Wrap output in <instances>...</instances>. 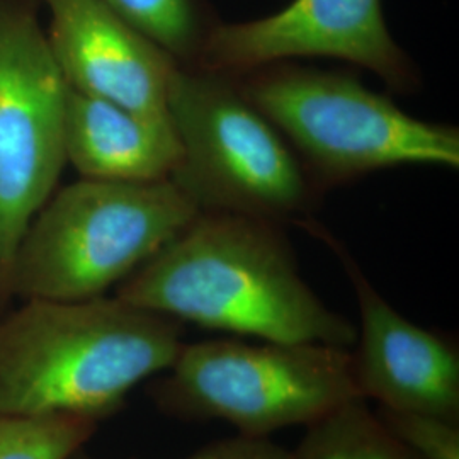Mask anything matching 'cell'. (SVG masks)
<instances>
[{"instance_id": "6da1fadb", "label": "cell", "mask_w": 459, "mask_h": 459, "mask_svg": "<svg viewBox=\"0 0 459 459\" xmlns=\"http://www.w3.org/2000/svg\"><path fill=\"white\" fill-rule=\"evenodd\" d=\"M116 296L206 330L282 344L351 349L358 330L299 276L282 227L244 214L199 212Z\"/></svg>"}, {"instance_id": "7a4b0ae2", "label": "cell", "mask_w": 459, "mask_h": 459, "mask_svg": "<svg viewBox=\"0 0 459 459\" xmlns=\"http://www.w3.org/2000/svg\"><path fill=\"white\" fill-rule=\"evenodd\" d=\"M184 324L117 296L24 299L0 313V415L106 420L136 385L167 371Z\"/></svg>"}, {"instance_id": "3957f363", "label": "cell", "mask_w": 459, "mask_h": 459, "mask_svg": "<svg viewBox=\"0 0 459 459\" xmlns=\"http://www.w3.org/2000/svg\"><path fill=\"white\" fill-rule=\"evenodd\" d=\"M230 77L322 193L398 165L459 167L458 128L413 117L349 72L290 60Z\"/></svg>"}, {"instance_id": "277c9868", "label": "cell", "mask_w": 459, "mask_h": 459, "mask_svg": "<svg viewBox=\"0 0 459 459\" xmlns=\"http://www.w3.org/2000/svg\"><path fill=\"white\" fill-rule=\"evenodd\" d=\"M199 208L172 181L81 179L55 191L17 248L14 299L104 296L186 229Z\"/></svg>"}, {"instance_id": "5b68a950", "label": "cell", "mask_w": 459, "mask_h": 459, "mask_svg": "<svg viewBox=\"0 0 459 459\" xmlns=\"http://www.w3.org/2000/svg\"><path fill=\"white\" fill-rule=\"evenodd\" d=\"M167 113L182 148L172 181L199 212L278 225L310 220L322 191L233 77L178 65L169 82Z\"/></svg>"}, {"instance_id": "8992f818", "label": "cell", "mask_w": 459, "mask_h": 459, "mask_svg": "<svg viewBox=\"0 0 459 459\" xmlns=\"http://www.w3.org/2000/svg\"><path fill=\"white\" fill-rule=\"evenodd\" d=\"M147 394L165 417L223 420L250 437L308 427L347 400L362 398L351 349L242 339L182 345L174 364L152 377Z\"/></svg>"}, {"instance_id": "52a82bcc", "label": "cell", "mask_w": 459, "mask_h": 459, "mask_svg": "<svg viewBox=\"0 0 459 459\" xmlns=\"http://www.w3.org/2000/svg\"><path fill=\"white\" fill-rule=\"evenodd\" d=\"M39 9V0H0V313L14 299L21 240L66 165L68 87Z\"/></svg>"}, {"instance_id": "ba28073f", "label": "cell", "mask_w": 459, "mask_h": 459, "mask_svg": "<svg viewBox=\"0 0 459 459\" xmlns=\"http://www.w3.org/2000/svg\"><path fill=\"white\" fill-rule=\"evenodd\" d=\"M313 56L362 66L400 94L420 87L417 66L386 26L381 0H293L273 16L218 21L195 66L238 75Z\"/></svg>"}, {"instance_id": "9c48e42d", "label": "cell", "mask_w": 459, "mask_h": 459, "mask_svg": "<svg viewBox=\"0 0 459 459\" xmlns=\"http://www.w3.org/2000/svg\"><path fill=\"white\" fill-rule=\"evenodd\" d=\"M301 227L335 254L352 284L361 315L352 371L362 398L394 411H422L459 422L458 347L396 312L325 227L313 220Z\"/></svg>"}, {"instance_id": "30bf717a", "label": "cell", "mask_w": 459, "mask_h": 459, "mask_svg": "<svg viewBox=\"0 0 459 459\" xmlns=\"http://www.w3.org/2000/svg\"><path fill=\"white\" fill-rule=\"evenodd\" d=\"M51 55L66 87L150 116H169L178 60L99 0H39Z\"/></svg>"}, {"instance_id": "8fae6325", "label": "cell", "mask_w": 459, "mask_h": 459, "mask_svg": "<svg viewBox=\"0 0 459 459\" xmlns=\"http://www.w3.org/2000/svg\"><path fill=\"white\" fill-rule=\"evenodd\" d=\"M65 157L82 179H172L182 148L169 116H150L68 89Z\"/></svg>"}, {"instance_id": "7c38bea8", "label": "cell", "mask_w": 459, "mask_h": 459, "mask_svg": "<svg viewBox=\"0 0 459 459\" xmlns=\"http://www.w3.org/2000/svg\"><path fill=\"white\" fill-rule=\"evenodd\" d=\"M295 459H419L383 426L368 400L352 398L307 427Z\"/></svg>"}, {"instance_id": "4fadbf2b", "label": "cell", "mask_w": 459, "mask_h": 459, "mask_svg": "<svg viewBox=\"0 0 459 459\" xmlns=\"http://www.w3.org/2000/svg\"><path fill=\"white\" fill-rule=\"evenodd\" d=\"M179 65L195 66L218 19L206 0H99Z\"/></svg>"}, {"instance_id": "5bb4252c", "label": "cell", "mask_w": 459, "mask_h": 459, "mask_svg": "<svg viewBox=\"0 0 459 459\" xmlns=\"http://www.w3.org/2000/svg\"><path fill=\"white\" fill-rule=\"evenodd\" d=\"M99 422L74 413L0 415V459H72Z\"/></svg>"}, {"instance_id": "9a60e30c", "label": "cell", "mask_w": 459, "mask_h": 459, "mask_svg": "<svg viewBox=\"0 0 459 459\" xmlns=\"http://www.w3.org/2000/svg\"><path fill=\"white\" fill-rule=\"evenodd\" d=\"M394 437L419 459H459V422L422 411L377 407L375 411Z\"/></svg>"}, {"instance_id": "2e32d148", "label": "cell", "mask_w": 459, "mask_h": 459, "mask_svg": "<svg viewBox=\"0 0 459 459\" xmlns=\"http://www.w3.org/2000/svg\"><path fill=\"white\" fill-rule=\"evenodd\" d=\"M72 459H91L77 455ZM184 459H295L293 451L273 443L269 437H250L237 434L204 444Z\"/></svg>"}]
</instances>
